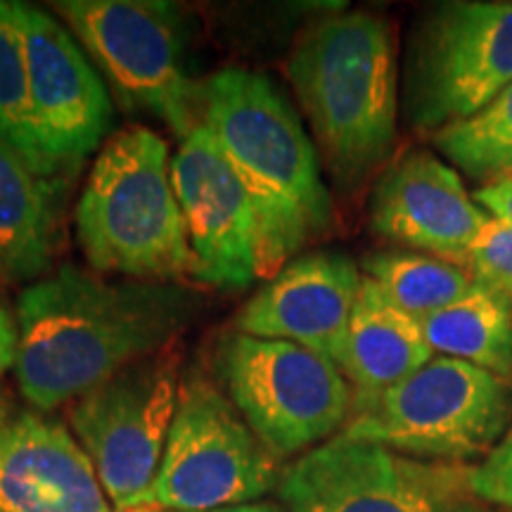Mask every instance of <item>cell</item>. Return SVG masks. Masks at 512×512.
Masks as SVG:
<instances>
[{
  "instance_id": "5b68a950",
  "label": "cell",
  "mask_w": 512,
  "mask_h": 512,
  "mask_svg": "<svg viewBox=\"0 0 512 512\" xmlns=\"http://www.w3.org/2000/svg\"><path fill=\"white\" fill-rule=\"evenodd\" d=\"M512 425V384L434 356L373 401L351 408L342 437L420 460L460 463L489 456Z\"/></svg>"
},
{
  "instance_id": "603a6c76",
  "label": "cell",
  "mask_w": 512,
  "mask_h": 512,
  "mask_svg": "<svg viewBox=\"0 0 512 512\" xmlns=\"http://www.w3.org/2000/svg\"><path fill=\"white\" fill-rule=\"evenodd\" d=\"M472 285L482 287L512 313V226L491 219L463 261Z\"/></svg>"
},
{
  "instance_id": "cb8c5ba5",
  "label": "cell",
  "mask_w": 512,
  "mask_h": 512,
  "mask_svg": "<svg viewBox=\"0 0 512 512\" xmlns=\"http://www.w3.org/2000/svg\"><path fill=\"white\" fill-rule=\"evenodd\" d=\"M470 494L477 501L512 510V425L489 456L470 467Z\"/></svg>"
},
{
  "instance_id": "8fae6325",
  "label": "cell",
  "mask_w": 512,
  "mask_h": 512,
  "mask_svg": "<svg viewBox=\"0 0 512 512\" xmlns=\"http://www.w3.org/2000/svg\"><path fill=\"white\" fill-rule=\"evenodd\" d=\"M181 356L174 349L140 358L69 408L76 441L117 510L143 494L159 465L178 408Z\"/></svg>"
},
{
  "instance_id": "7a4b0ae2",
  "label": "cell",
  "mask_w": 512,
  "mask_h": 512,
  "mask_svg": "<svg viewBox=\"0 0 512 512\" xmlns=\"http://www.w3.org/2000/svg\"><path fill=\"white\" fill-rule=\"evenodd\" d=\"M202 121L252 202L256 275L271 280L332 226L313 143L278 86L249 69H223L204 83Z\"/></svg>"
},
{
  "instance_id": "f546056e",
  "label": "cell",
  "mask_w": 512,
  "mask_h": 512,
  "mask_svg": "<svg viewBox=\"0 0 512 512\" xmlns=\"http://www.w3.org/2000/svg\"><path fill=\"white\" fill-rule=\"evenodd\" d=\"M453 512H489V510L482 508V505H479V503L467 501V503H463L458 510H453Z\"/></svg>"
},
{
  "instance_id": "52a82bcc",
  "label": "cell",
  "mask_w": 512,
  "mask_h": 512,
  "mask_svg": "<svg viewBox=\"0 0 512 512\" xmlns=\"http://www.w3.org/2000/svg\"><path fill=\"white\" fill-rule=\"evenodd\" d=\"M280 460L207 377L181 384L178 408L157 477L133 505L204 512L259 501L278 489Z\"/></svg>"
},
{
  "instance_id": "3957f363",
  "label": "cell",
  "mask_w": 512,
  "mask_h": 512,
  "mask_svg": "<svg viewBox=\"0 0 512 512\" xmlns=\"http://www.w3.org/2000/svg\"><path fill=\"white\" fill-rule=\"evenodd\" d=\"M294 93L330 174L356 188L392 155L396 53L392 29L373 12H339L299 38L287 60Z\"/></svg>"
},
{
  "instance_id": "6da1fadb",
  "label": "cell",
  "mask_w": 512,
  "mask_h": 512,
  "mask_svg": "<svg viewBox=\"0 0 512 512\" xmlns=\"http://www.w3.org/2000/svg\"><path fill=\"white\" fill-rule=\"evenodd\" d=\"M197 304L174 283L126 280L64 264L17 299L19 392L53 411L93 392L140 358L169 349Z\"/></svg>"
},
{
  "instance_id": "d4e9b609",
  "label": "cell",
  "mask_w": 512,
  "mask_h": 512,
  "mask_svg": "<svg viewBox=\"0 0 512 512\" xmlns=\"http://www.w3.org/2000/svg\"><path fill=\"white\" fill-rule=\"evenodd\" d=\"M472 197L491 219L512 226V174L498 178L489 185H482Z\"/></svg>"
},
{
  "instance_id": "30bf717a",
  "label": "cell",
  "mask_w": 512,
  "mask_h": 512,
  "mask_svg": "<svg viewBox=\"0 0 512 512\" xmlns=\"http://www.w3.org/2000/svg\"><path fill=\"white\" fill-rule=\"evenodd\" d=\"M285 512H453L472 501L470 467L332 437L280 475Z\"/></svg>"
},
{
  "instance_id": "4dcf8cb0",
  "label": "cell",
  "mask_w": 512,
  "mask_h": 512,
  "mask_svg": "<svg viewBox=\"0 0 512 512\" xmlns=\"http://www.w3.org/2000/svg\"><path fill=\"white\" fill-rule=\"evenodd\" d=\"M117 512H164V510L150 508V505H133V508H124V510H117Z\"/></svg>"
},
{
  "instance_id": "44dd1931",
  "label": "cell",
  "mask_w": 512,
  "mask_h": 512,
  "mask_svg": "<svg viewBox=\"0 0 512 512\" xmlns=\"http://www.w3.org/2000/svg\"><path fill=\"white\" fill-rule=\"evenodd\" d=\"M0 138L43 178H57L60 169L48 155L36 126L27 48L17 3L0 0Z\"/></svg>"
},
{
  "instance_id": "5bb4252c",
  "label": "cell",
  "mask_w": 512,
  "mask_h": 512,
  "mask_svg": "<svg viewBox=\"0 0 512 512\" xmlns=\"http://www.w3.org/2000/svg\"><path fill=\"white\" fill-rule=\"evenodd\" d=\"M368 219L384 240L463 268L491 216L453 166L427 150H408L377 178Z\"/></svg>"
},
{
  "instance_id": "e0dca14e",
  "label": "cell",
  "mask_w": 512,
  "mask_h": 512,
  "mask_svg": "<svg viewBox=\"0 0 512 512\" xmlns=\"http://www.w3.org/2000/svg\"><path fill=\"white\" fill-rule=\"evenodd\" d=\"M432 358L420 320L396 309L380 287L363 275L337 361V368L354 389V406L373 401Z\"/></svg>"
},
{
  "instance_id": "f1b7e54d",
  "label": "cell",
  "mask_w": 512,
  "mask_h": 512,
  "mask_svg": "<svg viewBox=\"0 0 512 512\" xmlns=\"http://www.w3.org/2000/svg\"><path fill=\"white\" fill-rule=\"evenodd\" d=\"M12 283V278H10V273H8V268H5V264L3 261H0V292L5 290V287H8Z\"/></svg>"
},
{
  "instance_id": "ffe728a7",
  "label": "cell",
  "mask_w": 512,
  "mask_h": 512,
  "mask_svg": "<svg viewBox=\"0 0 512 512\" xmlns=\"http://www.w3.org/2000/svg\"><path fill=\"white\" fill-rule=\"evenodd\" d=\"M361 273L380 287L384 297L415 320L444 311L472 290L465 268L437 256L384 249L363 259Z\"/></svg>"
},
{
  "instance_id": "7402d4cb",
  "label": "cell",
  "mask_w": 512,
  "mask_h": 512,
  "mask_svg": "<svg viewBox=\"0 0 512 512\" xmlns=\"http://www.w3.org/2000/svg\"><path fill=\"white\" fill-rule=\"evenodd\" d=\"M460 174L489 185L512 174V83L484 110L430 136Z\"/></svg>"
},
{
  "instance_id": "277c9868",
  "label": "cell",
  "mask_w": 512,
  "mask_h": 512,
  "mask_svg": "<svg viewBox=\"0 0 512 512\" xmlns=\"http://www.w3.org/2000/svg\"><path fill=\"white\" fill-rule=\"evenodd\" d=\"M76 240L100 273L150 283L195 275L169 145L152 128H121L102 145L76 204Z\"/></svg>"
},
{
  "instance_id": "4316f807",
  "label": "cell",
  "mask_w": 512,
  "mask_h": 512,
  "mask_svg": "<svg viewBox=\"0 0 512 512\" xmlns=\"http://www.w3.org/2000/svg\"><path fill=\"white\" fill-rule=\"evenodd\" d=\"M204 512H275V508L268 503H242V505H228V508H216V510H204Z\"/></svg>"
},
{
  "instance_id": "d6986e66",
  "label": "cell",
  "mask_w": 512,
  "mask_h": 512,
  "mask_svg": "<svg viewBox=\"0 0 512 512\" xmlns=\"http://www.w3.org/2000/svg\"><path fill=\"white\" fill-rule=\"evenodd\" d=\"M420 325L434 356L458 358L512 384V313L494 294L472 285L460 302Z\"/></svg>"
},
{
  "instance_id": "484cf974",
  "label": "cell",
  "mask_w": 512,
  "mask_h": 512,
  "mask_svg": "<svg viewBox=\"0 0 512 512\" xmlns=\"http://www.w3.org/2000/svg\"><path fill=\"white\" fill-rule=\"evenodd\" d=\"M17 347H19V328L17 316L8 306L0 304V377L15 368L17 363Z\"/></svg>"
},
{
  "instance_id": "9a60e30c",
  "label": "cell",
  "mask_w": 512,
  "mask_h": 512,
  "mask_svg": "<svg viewBox=\"0 0 512 512\" xmlns=\"http://www.w3.org/2000/svg\"><path fill=\"white\" fill-rule=\"evenodd\" d=\"M363 273L339 252L292 259L242 306L235 328L259 339H283L339 361Z\"/></svg>"
},
{
  "instance_id": "2e32d148",
  "label": "cell",
  "mask_w": 512,
  "mask_h": 512,
  "mask_svg": "<svg viewBox=\"0 0 512 512\" xmlns=\"http://www.w3.org/2000/svg\"><path fill=\"white\" fill-rule=\"evenodd\" d=\"M0 512H112L76 437L38 413L0 425Z\"/></svg>"
},
{
  "instance_id": "4fadbf2b",
  "label": "cell",
  "mask_w": 512,
  "mask_h": 512,
  "mask_svg": "<svg viewBox=\"0 0 512 512\" xmlns=\"http://www.w3.org/2000/svg\"><path fill=\"white\" fill-rule=\"evenodd\" d=\"M17 12L38 133L57 169H76L110 133V95L72 34L53 15L24 3H17Z\"/></svg>"
},
{
  "instance_id": "83f0119b",
  "label": "cell",
  "mask_w": 512,
  "mask_h": 512,
  "mask_svg": "<svg viewBox=\"0 0 512 512\" xmlns=\"http://www.w3.org/2000/svg\"><path fill=\"white\" fill-rule=\"evenodd\" d=\"M10 418H12L10 401H8V396H5L3 392H0V425H3V422H8Z\"/></svg>"
},
{
  "instance_id": "8992f818",
  "label": "cell",
  "mask_w": 512,
  "mask_h": 512,
  "mask_svg": "<svg viewBox=\"0 0 512 512\" xmlns=\"http://www.w3.org/2000/svg\"><path fill=\"white\" fill-rule=\"evenodd\" d=\"M223 394L278 460L347 425L354 389L337 363L283 339L228 332L214 351Z\"/></svg>"
},
{
  "instance_id": "ac0fdd59",
  "label": "cell",
  "mask_w": 512,
  "mask_h": 512,
  "mask_svg": "<svg viewBox=\"0 0 512 512\" xmlns=\"http://www.w3.org/2000/svg\"><path fill=\"white\" fill-rule=\"evenodd\" d=\"M60 242L55 181L0 138V261L12 280L41 278Z\"/></svg>"
},
{
  "instance_id": "9c48e42d",
  "label": "cell",
  "mask_w": 512,
  "mask_h": 512,
  "mask_svg": "<svg viewBox=\"0 0 512 512\" xmlns=\"http://www.w3.org/2000/svg\"><path fill=\"white\" fill-rule=\"evenodd\" d=\"M121 98L162 119L181 140L202 124V86L185 69L181 17L152 0L55 3Z\"/></svg>"
},
{
  "instance_id": "7c38bea8",
  "label": "cell",
  "mask_w": 512,
  "mask_h": 512,
  "mask_svg": "<svg viewBox=\"0 0 512 512\" xmlns=\"http://www.w3.org/2000/svg\"><path fill=\"white\" fill-rule=\"evenodd\" d=\"M171 183L195 254L192 278L221 290L252 285L259 278L252 202L204 121L181 140Z\"/></svg>"
},
{
  "instance_id": "ba28073f",
  "label": "cell",
  "mask_w": 512,
  "mask_h": 512,
  "mask_svg": "<svg viewBox=\"0 0 512 512\" xmlns=\"http://www.w3.org/2000/svg\"><path fill=\"white\" fill-rule=\"evenodd\" d=\"M512 83V3L451 0L413 29L406 60L408 124L422 136L484 110Z\"/></svg>"
}]
</instances>
